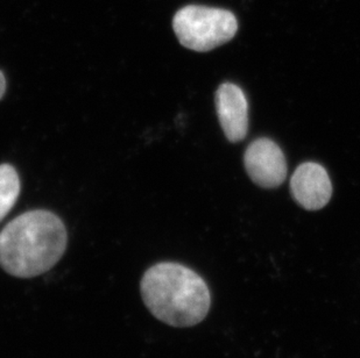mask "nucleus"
Instances as JSON below:
<instances>
[{
  "mask_svg": "<svg viewBox=\"0 0 360 358\" xmlns=\"http://www.w3.org/2000/svg\"><path fill=\"white\" fill-rule=\"evenodd\" d=\"M173 28L184 47L207 53L235 37L238 21L223 8L188 5L174 15Z\"/></svg>",
  "mask_w": 360,
  "mask_h": 358,
  "instance_id": "obj_3",
  "label": "nucleus"
},
{
  "mask_svg": "<svg viewBox=\"0 0 360 358\" xmlns=\"http://www.w3.org/2000/svg\"><path fill=\"white\" fill-rule=\"evenodd\" d=\"M290 192L296 203L307 211H319L329 203L333 196V184L321 164L302 163L290 179Z\"/></svg>",
  "mask_w": 360,
  "mask_h": 358,
  "instance_id": "obj_5",
  "label": "nucleus"
},
{
  "mask_svg": "<svg viewBox=\"0 0 360 358\" xmlns=\"http://www.w3.org/2000/svg\"><path fill=\"white\" fill-rule=\"evenodd\" d=\"M140 292L148 311L173 327L200 324L210 310V291L205 281L181 264L159 263L148 269Z\"/></svg>",
  "mask_w": 360,
  "mask_h": 358,
  "instance_id": "obj_2",
  "label": "nucleus"
},
{
  "mask_svg": "<svg viewBox=\"0 0 360 358\" xmlns=\"http://www.w3.org/2000/svg\"><path fill=\"white\" fill-rule=\"evenodd\" d=\"M6 91V79L3 72H0V99L3 98Z\"/></svg>",
  "mask_w": 360,
  "mask_h": 358,
  "instance_id": "obj_8",
  "label": "nucleus"
},
{
  "mask_svg": "<svg viewBox=\"0 0 360 358\" xmlns=\"http://www.w3.org/2000/svg\"><path fill=\"white\" fill-rule=\"evenodd\" d=\"M245 169L257 185L272 189L285 182L287 161L281 148L273 140L257 139L244 155Z\"/></svg>",
  "mask_w": 360,
  "mask_h": 358,
  "instance_id": "obj_4",
  "label": "nucleus"
},
{
  "mask_svg": "<svg viewBox=\"0 0 360 358\" xmlns=\"http://www.w3.org/2000/svg\"><path fill=\"white\" fill-rule=\"evenodd\" d=\"M67 242L65 223L56 214L30 211L0 232V267L14 277H37L61 260Z\"/></svg>",
  "mask_w": 360,
  "mask_h": 358,
  "instance_id": "obj_1",
  "label": "nucleus"
},
{
  "mask_svg": "<svg viewBox=\"0 0 360 358\" xmlns=\"http://www.w3.org/2000/svg\"><path fill=\"white\" fill-rule=\"evenodd\" d=\"M221 129L230 142H239L248 132V102L238 85L224 83L214 95Z\"/></svg>",
  "mask_w": 360,
  "mask_h": 358,
  "instance_id": "obj_6",
  "label": "nucleus"
},
{
  "mask_svg": "<svg viewBox=\"0 0 360 358\" xmlns=\"http://www.w3.org/2000/svg\"><path fill=\"white\" fill-rule=\"evenodd\" d=\"M20 194L19 175L10 164L0 166V221L8 214Z\"/></svg>",
  "mask_w": 360,
  "mask_h": 358,
  "instance_id": "obj_7",
  "label": "nucleus"
}]
</instances>
